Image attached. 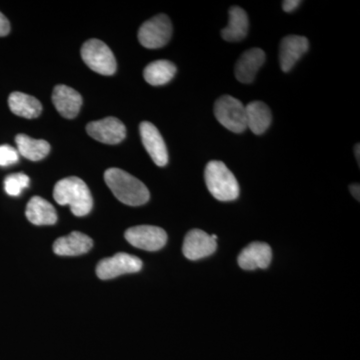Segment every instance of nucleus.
<instances>
[{
    "instance_id": "nucleus-18",
    "label": "nucleus",
    "mask_w": 360,
    "mask_h": 360,
    "mask_svg": "<svg viewBox=\"0 0 360 360\" xmlns=\"http://www.w3.org/2000/svg\"><path fill=\"white\" fill-rule=\"evenodd\" d=\"M25 215L35 225H52L58 221L56 208L40 196H33L28 201Z\"/></svg>"
},
{
    "instance_id": "nucleus-1",
    "label": "nucleus",
    "mask_w": 360,
    "mask_h": 360,
    "mask_svg": "<svg viewBox=\"0 0 360 360\" xmlns=\"http://www.w3.org/2000/svg\"><path fill=\"white\" fill-rule=\"evenodd\" d=\"M104 179L115 198L124 205H143L150 198L148 188L143 182L120 168L106 170Z\"/></svg>"
},
{
    "instance_id": "nucleus-12",
    "label": "nucleus",
    "mask_w": 360,
    "mask_h": 360,
    "mask_svg": "<svg viewBox=\"0 0 360 360\" xmlns=\"http://www.w3.org/2000/svg\"><path fill=\"white\" fill-rule=\"evenodd\" d=\"M309 49V42L307 37L300 35H288L284 37L279 49V63L283 72L292 70Z\"/></svg>"
},
{
    "instance_id": "nucleus-10",
    "label": "nucleus",
    "mask_w": 360,
    "mask_h": 360,
    "mask_svg": "<svg viewBox=\"0 0 360 360\" xmlns=\"http://www.w3.org/2000/svg\"><path fill=\"white\" fill-rule=\"evenodd\" d=\"M142 143L158 167H165L168 162V153L165 139L155 124L143 122L139 125Z\"/></svg>"
},
{
    "instance_id": "nucleus-9",
    "label": "nucleus",
    "mask_w": 360,
    "mask_h": 360,
    "mask_svg": "<svg viewBox=\"0 0 360 360\" xmlns=\"http://www.w3.org/2000/svg\"><path fill=\"white\" fill-rule=\"evenodd\" d=\"M86 131L92 139L105 144L120 143L127 136L125 125L115 117L89 122Z\"/></svg>"
},
{
    "instance_id": "nucleus-20",
    "label": "nucleus",
    "mask_w": 360,
    "mask_h": 360,
    "mask_svg": "<svg viewBox=\"0 0 360 360\" xmlns=\"http://www.w3.org/2000/svg\"><path fill=\"white\" fill-rule=\"evenodd\" d=\"M8 104L14 115L28 120L37 117L42 111L39 99L20 91L13 92L9 96Z\"/></svg>"
},
{
    "instance_id": "nucleus-2",
    "label": "nucleus",
    "mask_w": 360,
    "mask_h": 360,
    "mask_svg": "<svg viewBox=\"0 0 360 360\" xmlns=\"http://www.w3.org/2000/svg\"><path fill=\"white\" fill-rule=\"evenodd\" d=\"M54 200L60 205H70L75 217H84L92 210L94 200L84 180L71 176L59 180L53 189Z\"/></svg>"
},
{
    "instance_id": "nucleus-25",
    "label": "nucleus",
    "mask_w": 360,
    "mask_h": 360,
    "mask_svg": "<svg viewBox=\"0 0 360 360\" xmlns=\"http://www.w3.org/2000/svg\"><path fill=\"white\" fill-rule=\"evenodd\" d=\"M11 32V25L6 16L0 13V37H6Z\"/></svg>"
},
{
    "instance_id": "nucleus-24",
    "label": "nucleus",
    "mask_w": 360,
    "mask_h": 360,
    "mask_svg": "<svg viewBox=\"0 0 360 360\" xmlns=\"http://www.w3.org/2000/svg\"><path fill=\"white\" fill-rule=\"evenodd\" d=\"M18 160H20V153L18 149L7 144L0 146V167H8L18 162Z\"/></svg>"
},
{
    "instance_id": "nucleus-4",
    "label": "nucleus",
    "mask_w": 360,
    "mask_h": 360,
    "mask_svg": "<svg viewBox=\"0 0 360 360\" xmlns=\"http://www.w3.org/2000/svg\"><path fill=\"white\" fill-rule=\"evenodd\" d=\"M214 115L220 124L234 134L248 129L245 106L231 96H224L215 101Z\"/></svg>"
},
{
    "instance_id": "nucleus-5",
    "label": "nucleus",
    "mask_w": 360,
    "mask_h": 360,
    "mask_svg": "<svg viewBox=\"0 0 360 360\" xmlns=\"http://www.w3.org/2000/svg\"><path fill=\"white\" fill-rule=\"evenodd\" d=\"M82 58L90 70L101 75H112L116 60L110 47L99 39L87 40L82 49Z\"/></svg>"
},
{
    "instance_id": "nucleus-11",
    "label": "nucleus",
    "mask_w": 360,
    "mask_h": 360,
    "mask_svg": "<svg viewBox=\"0 0 360 360\" xmlns=\"http://www.w3.org/2000/svg\"><path fill=\"white\" fill-rule=\"evenodd\" d=\"M217 248V240L212 236L200 229H193L184 238L182 251L187 259L198 260L213 255Z\"/></svg>"
},
{
    "instance_id": "nucleus-13",
    "label": "nucleus",
    "mask_w": 360,
    "mask_h": 360,
    "mask_svg": "<svg viewBox=\"0 0 360 360\" xmlns=\"http://www.w3.org/2000/svg\"><path fill=\"white\" fill-rule=\"evenodd\" d=\"M52 103L61 116L72 120L77 117L82 105V96L77 90L58 84L52 92Z\"/></svg>"
},
{
    "instance_id": "nucleus-17",
    "label": "nucleus",
    "mask_w": 360,
    "mask_h": 360,
    "mask_svg": "<svg viewBox=\"0 0 360 360\" xmlns=\"http://www.w3.org/2000/svg\"><path fill=\"white\" fill-rule=\"evenodd\" d=\"M246 125L253 134H264L272 122V113L262 101H252L245 106Z\"/></svg>"
},
{
    "instance_id": "nucleus-27",
    "label": "nucleus",
    "mask_w": 360,
    "mask_h": 360,
    "mask_svg": "<svg viewBox=\"0 0 360 360\" xmlns=\"http://www.w3.org/2000/svg\"><path fill=\"white\" fill-rule=\"evenodd\" d=\"M350 193H352V195H354V198L355 200H357L359 201L360 198V187L359 184H352V186H350L349 187Z\"/></svg>"
},
{
    "instance_id": "nucleus-7",
    "label": "nucleus",
    "mask_w": 360,
    "mask_h": 360,
    "mask_svg": "<svg viewBox=\"0 0 360 360\" xmlns=\"http://www.w3.org/2000/svg\"><path fill=\"white\" fill-rule=\"evenodd\" d=\"M141 258L130 255L129 253L120 252L115 257L101 260L97 264L96 274L103 281H108L123 274H135L141 271Z\"/></svg>"
},
{
    "instance_id": "nucleus-15",
    "label": "nucleus",
    "mask_w": 360,
    "mask_h": 360,
    "mask_svg": "<svg viewBox=\"0 0 360 360\" xmlns=\"http://www.w3.org/2000/svg\"><path fill=\"white\" fill-rule=\"evenodd\" d=\"M272 259V250L264 243H253L246 246L238 257V264L245 270L265 269Z\"/></svg>"
},
{
    "instance_id": "nucleus-23",
    "label": "nucleus",
    "mask_w": 360,
    "mask_h": 360,
    "mask_svg": "<svg viewBox=\"0 0 360 360\" xmlns=\"http://www.w3.org/2000/svg\"><path fill=\"white\" fill-rule=\"evenodd\" d=\"M30 177L22 172L8 175L4 180V189L8 195L20 196L23 189L30 186Z\"/></svg>"
},
{
    "instance_id": "nucleus-16",
    "label": "nucleus",
    "mask_w": 360,
    "mask_h": 360,
    "mask_svg": "<svg viewBox=\"0 0 360 360\" xmlns=\"http://www.w3.org/2000/svg\"><path fill=\"white\" fill-rule=\"evenodd\" d=\"M94 243L86 234L79 231L71 232L70 236L56 239L53 245L56 255L61 257H77L89 252Z\"/></svg>"
},
{
    "instance_id": "nucleus-22",
    "label": "nucleus",
    "mask_w": 360,
    "mask_h": 360,
    "mask_svg": "<svg viewBox=\"0 0 360 360\" xmlns=\"http://www.w3.org/2000/svg\"><path fill=\"white\" fill-rule=\"evenodd\" d=\"M176 71V66L172 61L161 59L149 63L143 71V77L148 84L158 86L168 84Z\"/></svg>"
},
{
    "instance_id": "nucleus-3",
    "label": "nucleus",
    "mask_w": 360,
    "mask_h": 360,
    "mask_svg": "<svg viewBox=\"0 0 360 360\" xmlns=\"http://www.w3.org/2000/svg\"><path fill=\"white\" fill-rule=\"evenodd\" d=\"M205 179L208 191L217 200L232 201L238 198V180L222 161H210L205 167Z\"/></svg>"
},
{
    "instance_id": "nucleus-8",
    "label": "nucleus",
    "mask_w": 360,
    "mask_h": 360,
    "mask_svg": "<svg viewBox=\"0 0 360 360\" xmlns=\"http://www.w3.org/2000/svg\"><path fill=\"white\" fill-rule=\"evenodd\" d=\"M125 239L134 248L146 251L161 250L167 241V232L153 225H139L125 231Z\"/></svg>"
},
{
    "instance_id": "nucleus-6",
    "label": "nucleus",
    "mask_w": 360,
    "mask_h": 360,
    "mask_svg": "<svg viewBox=\"0 0 360 360\" xmlns=\"http://www.w3.org/2000/svg\"><path fill=\"white\" fill-rule=\"evenodd\" d=\"M172 35V25L165 14H158L146 21L139 28V40L142 46L149 49L165 46Z\"/></svg>"
},
{
    "instance_id": "nucleus-26",
    "label": "nucleus",
    "mask_w": 360,
    "mask_h": 360,
    "mask_svg": "<svg viewBox=\"0 0 360 360\" xmlns=\"http://www.w3.org/2000/svg\"><path fill=\"white\" fill-rule=\"evenodd\" d=\"M300 4L302 1L300 0H285L283 2V8L285 13H292Z\"/></svg>"
},
{
    "instance_id": "nucleus-21",
    "label": "nucleus",
    "mask_w": 360,
    "mask_h": 360,
    "mask_svg": "<svg viewBox=\"0 0 360 360\" xmlns=\"http://www.w3.org/2000/svg\"><path fill=\"white\" fill-rule=\"evenodd\" d=\"M15 141L18 153L32 161L44 160L51 151V146L44 139H34L26 134H18Z\"/></svg>"
},
{
    "instance_id": "nucleus-14",
    "label": "nucleus",
    "mask_w": 360,
    "mask_h": 360,
    "mask_svg": "<svg viewBox=\"0 0 360 360\" xmlns=\"http://www.w3.org/2000/svg\"><path fill=\"white\" fill-rule=\"evenodd\" d=\"M265 53L262 49H251L241 54L236 65V79L241 84H251L257 77L258 70L264 65Z\"/></svg>"
},
{
    "instance_id": "nucleus-19",
    "label": "nucleus",
    "mask_w": 360,
    "mask_h": 360,
    "mask_svg": "<svg viewBox=\"0 0 360 360\" xmlns=\"http://www.w3.org/2000/svg\"><path fill=\"white\" fill-rule=\"evenodd\" d=\"M250 28L248 13L241 7L232 6L229 9V25L221 32L222 39L229 42L245 39Z\"/></svg>"
},
{
    "instance_id": "nucleus-28",
    "label": "nucleus",
    "mask_w": 360,
    "mask_h": 360,
    "mask_svg": "<svg viewBox=\"0 0 360 360\" xmlns=\"http://www.w3.org/2000/svg\"><path fill=\"white\" fill-rule=\"evenodd\" d=\"M359 151H360L359 144H356V146H355L354 153H355V158H356L357 162H359V163L360 161Z\"/></svg>"
}]
</instances>
